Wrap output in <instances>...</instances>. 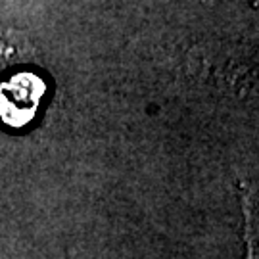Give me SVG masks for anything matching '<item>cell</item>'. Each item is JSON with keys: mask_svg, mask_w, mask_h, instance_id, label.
I'll return each instance as SVG.
<instances>
[{"mask_svg": "<svg viewBox=\"0 0 259 259\" xmlns=\"http://www.w3.org/2000/svg\"><path fill=\"white\" fill-rule=\"evenodd\" d=\"M16 54H18V48L12 42V38L6 37V33L0 29V67L2 65L10 64L16 60Z\"/></svg>", "mask_w": 259, "mask_h": 259, "instance_id": "3957f363", "label": "cell"}, {"mask_svg": "<svg viewBox=\"0 0 259 259\" xmlns=\"http://www.w3.org/2000/svg\"><path fill=\"white\" fill-rule=\"evenodd\" d=\"M45 93L47 84L37 73L21 71L12 75L0 84V119L14 129L27 125Z\"/></svg>", "mask_w": 259, "mask_h": 259, "instance_id": "6da1fadb", "label": "cell"}, {"mask_svg": "<svg viewBox=\"0 0 259 259\" xmlns=\"http://www.w3.org/2000/svg\"><path fill=\"white\" fill-rule=\"evenodd\" d=\"M240 198L246 215L248 259H259V190L248 181H242Z\"/></svg>", "mask_w": 259, "mask_h": 259, "instance_id": "7a4b0ae2", "label": "cell"}]
</instances>
